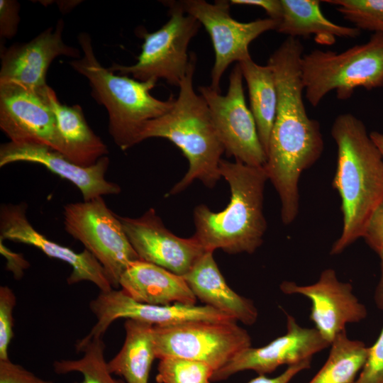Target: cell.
Instances as JSON below:
<instances>
[{"instance_id":"obj_9","label":"cell","mask_w":383,"mask_h":383,"mask_svg":"<svg viewBox=\"0 0 383 383\" xmlns=\"http://www.w3.org/2000/svg\"><path fill=\"white\" fill-rule=\"evenodd\" d=\"M156 358L177 357L204 362L214 372L251 346L248 332L236 321H191L153 326Z\"/></svg>"},{"instance_id":"obj_29","label":"cell","mask_w":383,"mask_h":383,"mask_svg":"<svg viewBox=\"0 0 383 383\" xmlns=\"http://www.w3.org/2000/svg\"><path fill=\"white\" fill-rule=\"evenodd\" d=\"M214 370L209 365L189 359L165 357L160 359L157 383H210Z\"/></svg>"},{"instance_id":"obj_38","label":"cell","mask_w":383,"mask_h":383,"mask_svg":"<svg viewBox=\"0 0 383 383\" xmlns=\"http://www.w3.org/2000/svg\"><path fill=\"white\" fill-rule=\"evenodd\" d=\"M381 274L379 283L374 292V301L377 307L383 310V256L380 257Z\"/></svg>"},{"instance_id":"obj_3","label":"cell","mask_w":383,"mask_h":383,"mask_svg":"<svg viewBox=\"0 0 383 383\" xmlns=\"http://www.w3.org/2000/svg\"><path fill=\"white\" fill-rule=\"evenodd\" d=\"M221 177L228 183L227 206L213 212L204 204L194 211V236L206 251L228 254L254 253L263 243L267 221L263 213L264 191L268 177L264 167L221 160Z\"/></svg>"},{"instance_id":"obj_37","label":"cell","mask_w":383,"mask_h":383,"mask_svg":"<svg viewBox=\"0 0 383 383\" xmlns=\"http://www.w3.org/2000/svg\"><path fill=\"white\" fill-rule=\"evenodd\" d=\"M1 252L7 258V267L12 271L15 277H20L23 270L28 267V263L23 259L22 255L13 252L8 250L1 241Z\"/></svg>"},{"instance_id":"obj_36","label":"cell","mask_w":383,"mask_h":383,"mask_svg":"<svg viewBox=\"0 0 383 383\" xmlns=\"http://www.w3.org/2000/svg\"><path fill=\"white\" fill-rule=\"evenodd\" d=\"M231 5H245L262 8L269 18L279 21L282 13L281 0H231Z\"/></svg>"},{"instance_id":"obj_21","label":"cell","mask_w":383,"mask_h":383,"mask_svg":"<svg viewBox=\"0 0 383 383\" xmlns=\"http://www.w3.org/2000/svg\"><path fill=\"white\" fill-rule=\"evenodd\" d=\"M206 251L184 276L197 299L245 325L254 324L258 311L253 301L234 292L227 284L213 257Z\"/></svg>"},{"instance_id":"obj_20","label":"cell","mask_w":383,"mask_h":383,"mask_svg":"<svg viewBox=\"0 0 383 383\" xmlns=\"http://www.w3.org/2000/svg\"><path fill=\"white\" fill-rule=\"evenodd\" d=\"M119 285L129 297L140 303L195 305L197 301L184 277L140 260L128 266Z\"/></svg>"},{"instance_id":"obj_18","label":"cell","mask_w":383,"mask_h":383,"mask_svg":"<svg viewBox=\"0 0 383 383\" xmlns=\"http://www.w3.org/2000/svg\"><path fill=\"white\" fill-rule=\"evenodd\" d=\"M18 162L39 164L52 173L70 182L80 191L84 201L121 191L116 183L105 176L110 160L107 156L94 165L82 167L71 161L62 153L46 145L33 143L9 141L0 146V167Z\"/></svg>"},{"instance_id":"obj_2","label":"cell","mask_w":383,"mask_h":383,"mask_svg":"<svg viewBox=\"0 0 383 383\" xmlns=\"http://www.w3.org/2000/svg\"><path fill=\"white\" fill-rule=\"evenodd\" d=\"M331 133L337 146L333 186L340 197L343 213L342 232L330 252L335 255L363 237L383 198V157L365 123L350 113L336 116Z\"/></svg>"},{"instance_id":"obj_31","label":"cell","mask_w":383,"mask_h":383,"mask_svg":"<svg viewBox=\"0 0 383 383\" xmlns=\"http://www.w3.org/2000/svg\"><path fill=\"white\" fill-rule=\"evenodd\" d=\"M354 383H383V327Z\"/></svg>"},{"instance_id":"obj_16","label":"cell","mask_w":383,"mask_h":383,"mask_svg":"<svg viewBox=\"0 0 383 383\" xmlns=\"http://www.w3.org/2000/svg\"><path fill=\"white\" fill-rule=\"evenodd\" d=\"M330 345L316 328L302 327L294 317L287 315V332L284 335L262 347L250 346L241 350L213 372L211 381L225 380L245 370H252L265 375L281 365L289 366L312 359L313 355Z\"/></svg>"},{"instance_id":"obj_19","label":"cell","mask_w":383,"mask_h":383,"mask_svg":"<svg viewBox=\"0 0 383 383\" xmlns=\"http://www.w3.org/2000/svg\"><path fill=\"white\" fill-rule=\"evenodd\" d=\"M64 22L58 20L26 43L15 44L1 53L0 83L13 82L38 91L48 86L46 74L51 62L59 56L81 57L79 49L62 40Z\"/></svg>"},{"instance_id":"obj_28","label":"cell","mask_w":383,"mask_h":383,"mask_svg":"<svg viewBox=\"0 0 383 383\" xmlns=\"http://www.w3.org/2000/svg\"><path fill=\"white\" fill-rule=\"evenodd\" d=\"M353 26L360 31L383 33V0H328Z\"/></svg>"},{"instance_id":"obj_22","label":"cell","mask_w":383,"mask_h":383,"mask_svg":"<svg viewBox=\"0 0 383 383\" xmlns=\"http://www.w3.org/2000/svg\"><path fill=\"white\" fill-rule=\"evenodd\" d=\"M45 96L55 116L62 154L82 167L94 165L109 153L106 144L89 126L82 107L62 104L55 91L48 85Z\"/></svg>"},{"instance_id":"obj_11","label":"cell","mask_w":383,"mask_h":383,"mask_svg":"<svg viewBox=\"0 0 383 383\" xmlns=\"http://www.w3.org/2000/svg\"><path fill=\"white\" fill-rule=\"evenodd\" d=\"M185 13L194 17L210 35L215 54L209 85L221 93V79L228 66L251 57L250 43L270 30H276L279 21L270 18L240 22L230 14V1L218 0L213 4L204 0L178 1Z\"/></svg>"},{"instance_id":"obj_34","label":"cell","mask_w":383,"mask_h":383,"mask_svg":"<svg viewBox=\"0 0 383 383\" xmlns=\"http://www.w3.org/2000/svg\"><path fill=\"white\" fill-rule=\"evenodd\" d=\"M20 4L13 0L0 1V36L1 38L11 39L17 33Z\"/></svg>"},{"instance_id":"obj_12","label":"cell","mask_w":383,"mask_h":383,"mask_svg":"<svg viewBox=\"0 0 383 383\" xmlns=\"http://www.w3.org/2000/svg\"><path fill=\"white\" fill-rule=\"evenodd\" d=\"M89 307L96 322L89 333L77 342V351L91 340L102 338L111 324L118 318L135 320L152 326H167L191 321H236L231 316L207 305L144 304L133 300L121 289H116L100 291L90 302Z\"/></svg>"},{"instance_id":"obj_8","label":"cell","mask_w":383,"mask_h":383,"mask_svg":"<svg viewBox=\"0 0 383 383\" xmlns=\"http://www.w3.org/2000/svg\"><path fill=\"white\" fill-rule=\"evenodd\" d=\"M166 4L170 16L166 23L152 33L139 30L143 43L136 63L113 64L109 67L111 71L143 82L163 79L169 84L179 87L189 67V44L201 23L185 13L178 1H168Z\"/></svg>"},{"instance_id":"obj_17","label":"cell","mask_w":383,"mask_h":383,"mask_svg":"<svg viewBox=\"0 0 383 383\" xmlns=\"http://www.w3.org/2000/svg\"><path fill=\"white\" fill-rule=\"evenodd\" d=\"M27 209L25 202L1 204V240H9L33 246L50 257L67 263L72 268L67 279L69 284L89 281L94 284L101 292L113 289L103 267L89 251L84 249L82 252H77L48 239L29 222Z\"/></svg>"},{"instance_id":"obj_14","label":"cell","mask_w":383,"mask_h":383,"mask_svg":"<svg viewBox=\"0 0 383 383\" xmlns=\"http://www.w3.org/2000/svg\"><path fill=\"white\" fill-rule=\"evenodd\" d=\"M129 242L140 260L185 276L206 252L197 239L180 238L150 208L138 218L119 216Z\"/></svg>"},{"instance_id":"obj_24","label":"cell","mask_w":383,"mask_h":383,"mask_svg":"<svg viewBox=\"0 0 383 383\" xmlns=\"http://www.w3.org/2000/svg\"><path fill=\"white\" fill-rule=\"evenodd\" d=\"M126 338L119 352L108 362L111 374L123 377L126 383H148L156 358L153 326L132 319L124 323Z\"/></svg>"},{"instance_id":"obj_13","label":"cell","mask_w":383,"mask_h":383,"mask_svg":"<svg viewBox=\"0 0 383 383\" xmlns=\"http://www.w3.org/2000/svg\"><path fill=\"white\" fill-rule=\"evenodd\" d=\"M46 87L35 91L13 82L0 83V128L11 142L41 144L62 153Z\"/></svg>"},{"instance_id":"obj_6","label":"cell","mask_w":383,"mask_h":383,"mask_svg":"<svg viewBox=\"0 0 383 383\" xmlns=\"http://www.w3.org/2000/svg\"><path fill=\"white\" fill-rule=\"evenodd\" d=\"M300 67L304 94L313 107L335 91L339 100L350 99L357 88L383 87V33L343 52L314 49L303 54Z\"/></svg>"},{"instance_id":"obj_32","label":"cell","mask_w":383,"mask_h":383,"mask_svg":"<svg viewBox=\"0 0 383 383\" xmlns=\"http://www.w3.org/2000/svg\"><path fill=\"white\" fill-rule=\"evenodd\" d=\"M362 238L379 257L383 256V198L372 212Z\"/></svg>"},{"instance_id":"obj_7","label":"cell","mask_w":383,"mask_h":383,"mask_svg":"<svg viewBox=\"0 0 383 383\" xmlns=\"http://www.w3.org/2000/svg\"><path fill=\"white\" fill-rule=\"evenodd\" d=\"M65 231L79 241L101 265L113 289L128 266L140 258L128 240L119 216L102 196L64 206Z\"/></svg>"},{"instance_id":"obj_10","label":"cell","mask_w":383,"mask_h":383,"mask_svg":"<svg viewBox=\"0 0 383 383\" xmlns=\"http://www.w3.org/2000/svg\"><path fill=\"white\" fill-rule=\"evenodd\" d=\"M243 79L240 67L237 63L230 74L226 95L210 86H201L198 89L209 107L226 155L248 165L264 167L267 155L253 115L246 104Z\"/></svg>"},{"instance_id":"obj_5","label":"cell","mask_w":383,"mask_h":383,"mask_svg":"<svg viewBox=\"0 0 383 383\" xmlns=\"http://www.w3.org/2000/svg\"><path fill=\"white\" fill-rule=\"evenodd\" d=\"M77 40L83 56L70 65L88 79L91 96L107 110L110 135L121 150H126L140 143L145 124L167 113L175 98L171 96L163 101L151 94L157 79L139 81L104 67L95 56L87 33H79Z\"/></svg>"},{"instance_id":"obj_26","label":"cell","mask_w":383,"mask_h":383,"mask_svg":"<svg viewBox=\"0 0 383 383\" xmlns=\"http://www.w3.org/2000/svg\"><path fill=\"white\" fill-rule=\"evenodd\" d=\"M368 347L348 338L346 331L331 343L328 358L308 383H354L367 359Z\"/></svg>"},{"instance_id":"obj_25","label":"cell","mask_w":383,"mask_h":383,"mask_svg":"<svg viewBox=\"0 0 383 383\" xmlns=\"http://www.w3.org/2000/svg\"><path fill=\"white\" fill-rule=\"evenodd\" d=\"M238 64L248 86L250 109L256 123L260 142L267 155L278 102L274 73L269 64L258 65L252 57Z\"/></svg>"},{"instance_id":"obj_1","label":"cell","mask_w":383,"mask_h":383,"mask_svg":"<svg viewBox=\"0 0 383 383\" xmlns=\"http://www.w3.org/2000/svg\"><path fill=\"white\" fill-rule=\"evenodd\" d=\"M303 54L300 40L287 37L267 61L274 73L278 102L265 167L272 177L284 182L299 181L324 150L320 124L309 116L304 102Z\"/></svg>"},{"instance_id":"obj_23","label":"cell","mask_w":383,"mask_h":383,"mask_svg":"<svg viewBox=\"0 0 383 383\" xmlns=\"http://www.w3.org/2000/svg\"><path fill=\"white\" fill-rule=\"evenodd\" d=\"M320 1L281 0L282 13L276 31L287 37L308 38L314 36L316 43L332 45L337 38H356L361 31L354 26L333 23L321 9Z\"/></svg>"},{"instance_id":"obj_33","label":"cell","mask_w":383,"mask_h":383,"mask_svg":"<svg viewBox=\"0 0 383 383\" xmlns=\"http://www.w3.org/2000/svg\"><path fill=\"white\" fill-rule=\"evenodd\" d=\"M0 383H53L41 379L10 360H0Z\"/></svg>"},{"instance_id":"obj_4","label":"cell","mask_w":383,"mask_h":383,"mask_svg":"<svg viewBox=\"0 0 383 383\" xmlns=\"http://www.w3.org/2000/svg\"><path fill=\"white\" fill-rule=\"evenodd\" d=\"M196 56L190 55L187 72L181 81L172 107L162 116L148 121L140 134V143L150 138H162L178 147L188 160L187 173L170 190L178 194L194 180L213 188L221 179L219 164L224 152L209 107L193 86Z\"/></svg>"},{"instance_id":"obj_27","label":"cell","mask_w":383,"mask_h":383,"mask_svg":"<svg viewBox=\"0 0 383 383\" xmlns=\"http://www.w3.org/2000/svg\"><path fill=\"white\" fill-rule=\"evenodd\" d=\"M104 349L102 338L92 339L79 350L84 353L82 358L55 361L53 370L58 374L81 373L82 382L74 383H126L112 377L105 360Z\"/></svg>"},{"instance_id":"obj_39","label":"cell","mask_w":383,"mask_h":383,"mask_svg":"<svg viewBox=\"0 0 383 383\" xmlns=\"http://www.w3.org/2000/svg\"><path fill=\"white\" fill-rule=\"evenodd\" d=\"M370 135L374 143L377 148L379 149L382 157H383V133L377 131H372Z\"/></svg>"},{"instance_id":"obj_30","label":"cell","mask_w":383,"mask_h":383,"mask_svg":"<svg viewBox=\"0 0 383 383\" xmlns=\"http://www.w3.org/2000/svg\"><path fill=\"white\" fill-rule=\"evenodd\" d=\"M16 298L7 286L0 287V360H9V347L13 337V311Z\"/></svg>"},{"instance_id":"obj_35","label":"cell","mask_w":383,"mask_h":383,"mask_svg":"<svg viewBox=\"0 0 383 383\" xmlns=\"http://www.w3.org/2000/svg\"><path fill=\"white\" fill-rule=\"evenodd\" d=\"M311 359L289 365L279 375L268 377L265 374H259L248 383H289L298 373L311 367Z\"/></svg>"},{"instance_id":"obj_15","label":"cell","mask_w":383,"mask_h":383,"mask_svg":"<svg viewBox=\"0 0 383 383\" xmlns=\"http://www.w3.org/2000/svg\"><path fill=\"white\" fill-rule=\"evenodd\" d=\"M279 287L286 294H300L310 300V319L330 344L345 331L348 324L358 323L367 315L366 307L354 294L352 284L340 281L333 269L323 270L313 284L299 285L284 281Z\"/></svg>"}]
</instances>
